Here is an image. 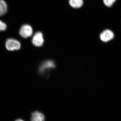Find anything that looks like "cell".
I'll return each mask as SVG.
<instances>
[{"label": "cell", "mask_w": 121, "mask_h": 121, "mask_svg": "<svg viewBox=\"0 0 121 121\" xmlns=\"http://www.w3.org/2000/svg\"><path fill=\"white\" fill-rule=\"evenodd\" d=\"M114 37V33L109 29H105L99 35L100 40L104 43H107L112 40Z\"/></svg>", "instance_id": "6da1fadb"}, {"label": "cell", "mask_w": 121, "mask_h": 121, "mask_svg": "<svg viewBox=\"0 0 121 121\" xmlns=\"http://www.w3.org/2000/svg\"><path fill=\"white\" fill-rule=\"evenodd\" d=\"M6 48L9 51L18 50L20 48L21 44L19 41L15 39H8L5 43Z\"/></svg>", "instance_id": "7a4b0ae2"}, {"label": "cell", "mask_w": 121, "mask_h": 121, "mask_svg": "<svg viewBox=\"0 0 121 121\" xmlns=\"http://www.w3.org/2000/svg\"><path fill=\"white\" fill-rule=\"evenodd\" d=\"M19 34L24 38L26 39L31 37L33 34V29L31 26L28 24L23 25L20 29Z\"/></svg>", "instance_id": "3957f363"}, {"label": "cell", "mask_w": 121, "mask_h": 121, "mask_svg": "<svg viewBox=\"0 0 121 121\" xmlns=\"http://www.w3.org/2000/svg\"><path fill=\"white\" fill-rule=\"evenodd\" d=\"M43 43V35L42 33L39 32H36L33 37V44L36 47H39L42 46Z\"/></svg>", "instance_id": "277c9868"}, {"label": "cell", "mask_w": 121, "mask_h": 121, "mask_svg": "<svg viewBox=\"0 0 121 121\" xmlns=\"http://www.w3.org/2000/svg\"><path fill=\"white\" fill-rule=\"evenodd\" d=\"M30 121H45V117L42 113L35 111L31 114Z\"/></svg>", "instance_id": "5b68a950"}, {"label": "cell", "mask_w": 121, "mask_h": 121, "mask_svg": "<svg viewBox=\"0 0 121 121\" xmlns=\"http://www.w3.org/2000/svg\"><path fill=\"white\" fill-rule=\"evenodd\" d=\"M55 67V64L52 60H48L44 62L42 64L40 68L39 71L41 73L45 71L46 69H51Z\"/></svg>", "instance_id": "8992f818"}, {"label": "cell", "mask_w": 121, "mask_h": 121, "mask_svg": "<svg viewBox=\"0 0 121 121\" xmlns=\"http://www.w3.org/2000/svg\"><path fill=\"white\" fill-rule=\"evenodd\" d=\"M69 4L72 8H79L83 4V0H69Z\"/></svg>", "instance_id": "52a82bcc"}, {"label": "cell", "mask_w": 121, "mask_h": 121, "mask_svg": "<svg viewBox=\"0 0 121 121\" xmlns=\"http://www.w3.org/2000/svg\"><path fill=\"white\" fill-rule=\"evenodd\" d=\"M8 6L4 0H0V16H3L7 13Z\"/></svg>", "instance_id": "ba28073f"}, {"label": "cell", "mask_w": 121, "mask_h": 121, "mask_svg": "<svg viewBox=\"0 0 121 121\" xmlns=\"http://www.w3.org/2000/svg\"><path fill=\"white\" fill-rule=\"evenodd\" d=\"M117 0H103L104 5L107 8L112 7Z\"/></svg>", "instance_id": "9c48e42d"}, {"label": "cell", "mask_w": 121, "mask_h": 121, "mask_svg": "<svg viewBox=\"0 0 121 121\" xmlns=\"http://www.w3.org/2000/svg\"><path fill=\"white\" fill-rule=\"evenodd\" d=\"M7 26L4 23L0 20V31H4L6 30Z\"/></svg>", "instance_id": "30bf717a"}, {"label": "cell", "mask_w": 121, "mask_h": 121, "mask_svg": "<svg viewBox=\"0 0 121 121\" xmlns=\"http://www.w3.org/2000/svg\"><path fill=\"white\" fill-rule=\"evenodd\" d=\"M14 121H25L23 119H21V118H17Z\"/></svg>", "instance_id": "8fae6325"}]
</instances>
